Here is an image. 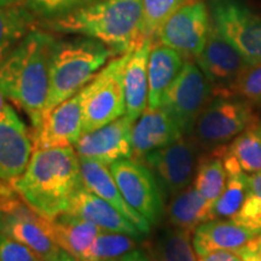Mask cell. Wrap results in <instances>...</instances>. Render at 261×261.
<instances>
[{"instance_id": "cell-6", "label": "cell", "mask_w": 261, "mask_h": 261, "mask_svg": "<svg viewBox=\"0 0 261 261\" xmlns=\"http://www.w3.org/2000/svg\"><path fill=\"white\" fill-rule=\"evenodd\" d=\"M129 52L113 57L83 92V136L126 115L123 71Z\"/></svg>"}, {"instance_id": "cell-31", "label": "cell", "mask_w": 261, "mask_h": 261, "mask_svg": "<svg viewBox=\"0 0 261 261\" xmlns=\"http://www.w3.org/2000/svg\"><path fill=\"white\" fill-rule=\"evenodd\" d=\"M232 220L261 232V171L249 174L246 198Z\"/></svg>"}, {"instance_id": "cell-30", "label": "cell", "mask_w": 261, "mask_h": 261, "mask_svg": "<svg viewBox=\"0 0 261 261\" xmlns=\"http://www.w3.org/2000/svg\"><path fill=\"white\" fill-rule=\"evenodd\" d=\"M136 238L125 233L102 231L85 254L83 261L117 260L137 248Z\"/></svg>"}, {"instance_id": "cell-17", "label": "cell", "mask_w": 261, "mask_h": 261, "mask_svg": "<svg viewBox=\"0 0 261 261\" xmlns=\"http://www.w3.org/2000/svg\"><path fill=\"white\" fill-rule=\"evenodd\" d=\"M67 213L90 221L104 231L125 233L138 241L145 237L135 224L130 223L107 201L90 191L84 184L71 197Z\"/></svg>"}, {"instance_id": "cell-5", "label": "cell", "mask_w": 261, "mask_h": 261, "mask_svg": "<svg viewBox=\"0 0 261 261\" xmlns=\"http://www.w3.org/2000/svg\"><path fill=\"white\" fill-rule=\"evenodd\" d=\"M0 233L29 247L42 261H55L63 252L52 238L50 220L33 211L12 187L2 182Z\"/></svg>"}, {"instance_id": "cell-21", "label": "cell", "mask_w": 261, "mask_h": 261, "mask_svg": "<svg viewBox=\"0 0 261 261\" xmlns=\"http://www.w3.org/2000/svg\"><path fill=\"white\" fill-rule=\"evenodd\" d=\"M152 39L144 41L130 51L123 71L126 116L136 122L148 108V62Z\"/></svg>"}, {"instance_id": "cell-42", "label": "cell", "mask_w": 261, "mask_h": 261, "mask_svg": "<svg viewBox=\"0 0 261 261\" xmlns=\"http://www.w3.org/2000/svg\"><path fill=\"white\" fill-rule=\"evenodd\" d=\"M257 244H259V252L261 254V232L259 234V237H257Z\"/></svg>"}, {"instance_id": "cell-7", "label": "cell", "mask_w": 261, "mask_h": 261, "mask_svg": "<svg viewBox=\"0 0 261 261\" xmlns=\"http://www.w3.org/2000/svg\"><path fill=\"white\" fill-rule=\"evenodd\" d=\"M256 120L247 100L236 96H214L195 123L192 140L207 149L221 148Z\"/></svg>"}, {"instance_id": "cell-36", "label": "cell", "mask_w": 261, "mask_h": 261, "mask_svg": "<svg viewBox=\"0 0 261 261\" xmlns=\"http://www.w3.org/2000/svg\"><path fill=\"white\" fill-rule=\"evenodd\" d=\"M198 261H241V255L236 252H213L198 256Z\"/></svg>"}, {"instance_id": "cell-15", "label": "cell", "mask_w": 261, "mask_h": 261, "mask_svg": "<svg viewBox=\"0 0 261 261\" xmlns=\"http://www.w3.org/2000/svg\"><path fill=\"white\" fill-rule=\"evenodd\" d=\"M83 136V92H77L51 110L40 128L33 133L34 149L67 148Z\"/></svg>"}, {"instance_id": "cell-29", "label": "cell", "mask_w": 261, "mask_h": 261, "mask_svg": "<svg viewBox=\"0 0 261 261\" xmlns=\"http://www.w3.org/2000/svg\"><path fill=\"white\" fill-rule=\"evenodd\" d=\"M225 152L231 155L240 163L248 174L261 171V121L256 120L252 125L237 136Z\"/></svg>"}, {"instance_id": "cell-24", "label": "cell", "mask_w": 261, "mask_h": 261, "mask_svg": "<svg viewBox=\"0 0 261 261\" xmlns=\"http://www.w3.org/2000/svg\"><path fill=\"white\" fill-rule=\"evenodd\" d=\"M219 149L226 169V184L212 210V219H232L243 204L247 195L249 174L242 169L234 158Z\"/></svg>"}, {"instance_id": "cell-38", "label": "cell", "mask_w": 261, "mask_h": 261, "mask_svg": "<svg viewBox=\"0 0 261 261\" xmlns=\"http://www.w3.org/2000/svg\"><path fill=\"white\" fill-rule=\"evenodd\" d=\"M117 261H151L150 257L146 255L144 252L139 249H133L130 252L126 253L125 255H122L121 257H119Z\"/></svg>"}, {"instance_id": "cell-22", "label": "cell", "mask_w": 261, "mask_h": 261, "mask_svg": "<svg viewBox=\"0 0 261 261\" xmlns=\"http://www.w3.org/2000/svg\"><path fill=\"white\" fill-rule=\"evenodd\" d=\"M184 63V57L178 51L152 41L148 62V108H160L163 94L180 73Z\"/></svg>"}, {"instance_id": "cell-35", "label": "cell", "mask_w": 261, "mask_h": 261, "mask_svg": "<svg viewBox=\"0 0 261 261\" xmlns=\"http://www.w3.org/2000/svg\"><path fill=\"white\" fill-rule=\"evenodd\" d=\"M0 261H42L31 248L0 233Z\"/></svg>"}, {"instance_id": "cell-16", "label": "cell", "mask_w": 261, "mask_h": 261, "mask_svg": "<svg viewBox=\"0 0 261 261\" xmlns=\"http://www.w3.org/2000/svg\"><path fill=\"white\" fill-rule=\"evenodd\" d=\"M34 150L33 136L17 114L0 120V182L11 187L23 174Z\"/></svg>"}, {"instance_id": "cell-9", "label": "cell", "mask_w": 261, "mask_h": 261, "mask_svg": "<svg viewBox=\"0 0 261 261\" xmlns=\"http://www.w3.org/2000/svg\"><path fill=\"white\" fill-rule=\"evenodd\" d=\"M109 168L127 203L150 225L159 224L165 211V197L148 166L129 158L113 163Z\"/></svg>"}, {"instance_id": "cell-40", "label": "cell", "mask_w": 261, "mask_h": 261, "mask_svg": "<svg viewBox=\"0 0 261 261\" xmlns=\"http://www.w3.org/2000/svg\"><path fill=\"white\" fill-rule=\"evenodd\" d=\"M55 261H77V260L74 259L73 256H70L69 254H67L65 252H62L61 255L58 256Z\"/></svg>"}, {"instance_id": "cell-43", "label": "cell", "mask_w": 261, "mask_h": 261, "mask_svg": "<svg viewBox=\"0 0 261 261\" xmlns=\"http://www.w3.org/2000/svg\"><path fill=\"white\" fill-rule=\"evenodd\" d=\"M109 261H117V260H109Z\"/></svg>"}, {"instance_id": "cell-4", "label": "cell", "mask_w": 261, "mask_h": 261, "mask_svg": "<svg viewBox=\"0 0 261 261\" xmlns=\"http://www.w3.org/2000/svg\"><path fill=\"white\" fill-rule=\"evenodd\" d=\"M112 57H115L114 52L96 39L81 35L68 40L57 39L50 64L44 119L58 104L90 84Z\"/></svg>"}, {"instance_id": "cell-3", "label": "cell", "mask_w": 261, "mask_h": 261, "mask_svg": "<svg viewBox=\"0 0 261 261\" xmlns=\"http://www.w3.org/2000/svg\"><path fill=\"white\" fill-rule=\"evenodd\" d=\"M39 25L51 33L96 39L115 57L145 40L143 0H97L62 17L39 21Z\"/></svg>"}, {"instance_id": "cell-34", "label": "cell", "mask_w": 261, "mask_h": 261, "mask_svg": "<svg viewBox=\"0 0 261 261\" xmlns=\"http://www.w3.org/2000/svg\"><path fill=\"white\" fill-rule=\"evenodd\" d=\"M248 103H261V63H252L241 73L230 91Z\"/></svg>"}, {"instance_id": "cell-37", "label": "cell", "mask_w": 261, "mask_h": 261, "mask_svg": "<svg viewBox=\"0 0 261 261\" xmlns=\"http://www.w3.org/2000/svg\"><path fill=\"white\" fill-rule=\"evenodd\" d=\"M257 237L248 244L247 247H244L242 250L238 252V254L241 255V261H261L259 244H257Z\"/></svg>"}, {"instance_id": "cell-26", "label": "cell", "mask_w": 261, "mask_h": 261, "mask_svg": "<svg viewBox=\"0 0 261 261\" xmlns=\"http://www.w3.org/2000/svg\"><path fill=\"white\" fill-rule=\"evenodd\" d=\"M213 205L205 201L194 185L173 196L168 205V219L172 226L194 232L198 225L212 219Z\"/></svg>"}, {"instance_id": "cell-20", "label": "cell", "mask_w": 261, "mask_h": 261, "mask_svg": "<svg viewBox=\"0 0 261 261\" xmlns=\"http://www.w3.org/2000/svg\"><path fill=\"white\" fill-rule=\"evenodd\" d=\"M80 169L85 187L113 205L130 223L135 224L145 236H148L151 225L127 203L108 166L92 160L80 159Z\"/></svg>"}, {"instance_id": "cell-8", "label": "cell", "mask_w": 261, "mask_h": 261, "mask_svg": "<svg viewBox=\"0 0 261 261\" xmlns=\"http://www.w3.org/2000/svg\"><path fill=\"white\" fill-rule=\"evenodd\" d=\"M213 90L197 63L187 61L166 93L162 108L182 136L191 135L202 110L210 103Z\"/></svg>"}, {"instance_id": "cell-1", "label": "cell", "mask_w": 261, "mask_h": 261, "mask_svg": "<svg viewBox=\"0 0 261 261\" xmlns=\"http://www.w3.org/2000/svg\"><path fill=\"white\" fill-rule=\"evenodd\" d=\"M57 38L34 28L0 64V91L27 114L33 133L44 121L50 83V64Z\"/></svg>"}, {"instance_id": "cell-41", "label": "cell", "mask_w": 261, "mask_h": 261, "mask_svg": "<svg viewBox=\"0 0 261 261\" xmlns=\"http://www.w3.org/2000/svg\"><path fill=\"white\" fill-rule=\"evenodd\" d=\"M24 2V0H0V6H8L12 4H18V3Z\"/></svg>"}, {"instance_id": "cell-12", "label": "cell", "mask_w": 261, "mask_h": 261, "mask_svg": "<svg viewBox=\"0 0 261 261\" xmlns=\"http://www.w3.org/2000/svg\"><path fill=\"white\" fill-rule=\"evenodd\" d=\"M158 180L163 197H173L189 188L197 167V145L192 139L175 140L143 159Z\"/></svg>"}, {"instance_id": "cell-27", "label": "cell", "mask_w": 261, "mask_h": 261, "mask_svg": "<svg viewBox=\"0 0 261 261\" xmlns=\"http://www.w3.org/2000/svg\"><path fill=\"white\" fill-rule=\"evenodd\" d=\"M192 234L190 230L175 226L162 230L152 247V261H198Z\"/></svg>"}, {"instance_id": "cell-28", "label": "cell", "mask_w": 261, "mask_h": 261, "mask_svg": "<svg viewBox=\"0 0 261 261\" xmlns=\"http://www.w3.org/2000/svg\"><path fill=\"white\" fill-rule=\"evenodd\" d=\"M226 169L219 149L211 156L198 161L192 185L200 195L213 205L219 198L226 184Z\"/></svg>"}, {"instance_id": "cell-19", "label": "cell", "mask_w": 261, "mask_h": 261, "mask_svg": "<svg viewBox=\"0 0 261 261\" xmlns=\"http://www.w3.org/2000/svg\"><path fill=\"white\" fill-rule=\"evenodd\" d=\"M181 137L184 136L180 129L162 108H146L145 112L133 123L132 158L143 161L151 151L171 144Z\"/></svg>"}, {"instance_id": "cell-39", "label": "cell", "mask_w": 261, "mask_h": 261, "mask_svg": "<svg viewBox=\"0 0 261 261\" xmlns=\"http://www.w3.org/2000/svg\"><path fill=\"white\" fill-rule=\"evenodd\" d=\"M15 113L16 112L14 110V108L6 102V97L4 96V93L0 91V120H4Z\"/></svg>"}, {"instance_id": "cell-18", "label": "cell", "mask_w": 261, "mask_h": 261, "mask_svg": "<svg viewBox=\"0 0 261 261\" xmlns=\"http://www.w3.org/2000/svg\"><path fill=\"white\" fill-rule=\"evenodd\" d=\"M259 234L232 219H211L195 228L192 243L197 256L221 250L238 253Z\"/></svg>"}, {"instance_id": "cell-32", "label": "cell", "mask_w": 261, "mask_h": 261, "mask_svg": "<svg viewBox=\"0 0 261 261\" xmlns=\"http://www.w3.org/2000/svg\"><path fill=\"white\" fill-rule=\"evenodd\" d=\"M189 0H143L144 37L152 39L162 24Z\"/></svg>"}, {"instance_id": "cell-11", "label": "cell", "mask_w": 261, "mask_h": 261, "mask_svg": "<svg viewBox=\"0 0 261 261\" xmlns=\"http://www.w3.org/2000/svg\"><path fill=\"white\" fill-rule=\"evenodd\" d=\"M212 25L210 9L203 0H189L159 29L152 41L196 58L203 50Z\"/></svg>"}, {"instance_id": "cell-13", "label": "cell", "mask_w": 261, "mask_h": 261, "mask_svg": "<svg viewBox=\"0 0 261 261\" xmlns=\"http://www.w3.org/2000/svg\"><path fill=\"white\" fill-rule=\"evenodd\" d=\"M195 60L210 81L213 96H231L230 91L238 76L252 64L213 23L203 50Z\"/></svg>"}, {"instance_id": "cell-10", "label": "cell", "mask_w": 261, "mask_h": 261, "mask_svg": "<svg viewBox=\"0 0 261 261\" xmlns=\"http://www.w3.org/2000/svg\"><path fill=\"white\" fill-rule=\"evenodd\" d=\"M212 23L250 63H261V16L244 0H210Z\"/></svg>"}, {"instance_id": "cell-2", "label": "cell", "mask_w": 261, "mask_h": 261, "mask_svg": "<svg viewBox=\"0 0 261 261\" xmlns=\"http://www.w3.org/2000/svg\"><path fill=\"white\" fill-rule=\"evenodd\" d=\"M83 184L79 156L67 146L33 150L27 168L11 187L33 211L51 221L68 211Z\"/></svg>"}, {"instance_id": "cell-25", "label": "cell", "mask_w": 261, "mask_h": 261, "mask_svg": "<svg viewBox=\"0 0 261 261\" xmlns=\"http://www.w3.org/2000/svg\"><path fill=\"white\" fill-rule=\"evenodd\" d=\"M37 21L25 0L0 6V64L29 32L37 28Z\"/></svg>"}, {"instance_id": "cell-14", "label": "cell", "mask_w": 261, "mask_h": 261, "mask_svg": "<svg viewBox=\"0 0 261 261\" xmlns=\"http://www.w3.org/2000/svg\"><path fill=\"white\" fill-rule=\"evenodd\" d=\"M133 121L123 115L96 130L81 136L75 144V151L80 159L92 160L106 166H112L120 160L133 155Z\"/></svg>"}, {"instance_id": "cell-23", "label": "cell", "mask_w": 261, "mask_h": 261, "mask_svg": "<svg viewBox=\"0 0 261 261\" xmlns=\"http://www.w3.org/2000/svg\"><path fill=\"white\" fill-rule=\"evenodd\" d=\"M50 228L57 246L77 261H83L98 234L104 231L97 225L67 212L51 220Z\"/></svg>"}, {"instance_id": "cell-33", "label": "cell", "mask_w": 261, "mask_h": 261, "mask_svg": "<svg viewBox=\"0 0 261 261\" xmlns=\"http://www.w3.org/2000/svg\"><path fill=\"white\" fill-rule=\"evenodd\" d=\"M97 0H25V4L39 21L62 17Z\"/></svg>"}]
</instances>
